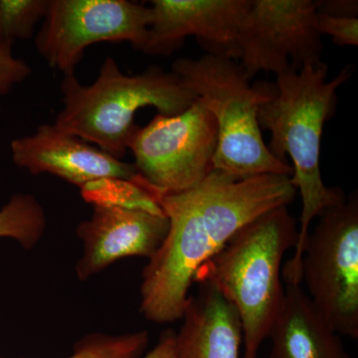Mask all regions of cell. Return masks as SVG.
<instances>
[{"label": "cell", "mask_w": 358, "mask_h": 358, "mask_svg": "<svg viewBox=\"0 0 358 358\" xmlns=\"http://www.w3.org/2000/svg\"><path fill=\"white\" fill-rule=\"evenodd\" d=\"M296 195L291 176L264 174L237 180L217 171L192 189L157 194L169 231L143 271L141 315L157 324L182 319L199 268L244 226L288 206Z\"/></svg>", "instance_id": "cell-1"}, {"label": "cell", "mask_w": 358, "mask_h": 358, "mask_svg": "<svg viewBox=\"0 0 358 358\" xmlns=\"http://www.w3.org/2000/svg\"><path fill=\"white\" fill-rule=\"evenodd\" d=\"M327 70L322 61L278 75L272 95L258 110L259 126L271 133V154L284 162L287 155L291 157V181L303 203L298 242L293 256L282 267L286 285L301 284V258L313 219L346 199L341 188L324 185L320 148L324 124L336 110V90L350 79L353 67L346 66L331 81L327 80Z\"/></svg>", "instance_id": "cell-2"}, {"label": "cell", "mask_w": 358, "mask_h": 358, "mask_svg": "<svg viewBox=\"0 0 358 358\" xmlns=\"http://www.w3.org/2000/svg\"><path fill=\"white\" fill-rule=\"evenodd\" d=\"M299 228L288 206L256 218L195 274L209 282L236 308L242 327L243 358H258L285 296L282 258L298 242Z\"/></svg>", "instance_id": "cell-3"}, {"label": "cell", "mask_w": 358, "mask_h": 358, "mask_svg": "<svg viewBox=\"0 0 358 358\" xmlns=\"http://www.w3.org/2000/svg\"><path fill=\"white\" fill-rule=\"evenodd\" d=\"M61 93L63 109L54 126L119 159L129 150L138 110L154 107L159 114L178 115L197 100L173 72L150 68L126 75L110 57L105 59L90 86L80 83L75 75L64 76Z\"/></svg>", "instance_id": "cell-4"}, {"label": "cell", "mask_w": 358, "mask_h": 358, "mask_svg": "<svg viewBox=\"0 0 358 358\" xmlns=\"http://www.w3.org/2000/svg\"><path fill=\"white\" fill-rule=\"evenodd\" d=\"M173 72L217 124L213 171L237 180L264 174L292 176L293 167L271 154L259 126V107L272 95L274 86H251L241 65L208 54L178 59Z\"/></svg>", "instance_id": "cell-5"}, {"label": "cell", "mask_w": 358, "mask_h": 358, "mask_svg": "<svg viewBox=\"0 0 358 358\" xmlns=\"http://www.w3.org/2000/svg\"><path fill=\"white\" fill-rule=\"evenodd\" d=\"M308 232L301 282L338 336L358 338V196L329 207Z\"/></svg>", "instance_id": "cell-6"}, {"label": "cell", "mask_w": 358, "mask_h": 358, "mask_svg": "<svg viewBox=\"0 0 358 358\" xmlns=\"http://www.w3.org/2000/svg\"><path fill=\"white\" fill-rule=\"evenodd\" d=\"M218 129L199 100L178 115L157 114L136 127L129 150L141 178L159 194L192 189L213 171Z\"/></svg>", "instance_id": "cell-7"}, {"label": "cell", "mask_w": 358, "mask_h": 358, "mask_svg": "<svg viewBox=\"0 0 358 358\" xmlns=\"http://www.w3.org/2000/svg\"><path fill=\"white\" fill-rule=\"evenodd\" d=\"M150 20V7L127 0H49L35 45L50 67L75 75L92 45L126 41L141 51Z\"/></svg>", "instance_id": "cell-8"}, {"label": "cell", "mask_w": 358, "mask_h": 358, "mask_svg": "<svg viewBox=\"0 0 358 358\" xmlns=\"http://www.w3.org/2000/svg\"><path fill=\"white\" fill-rule=\"evenodd\" d=\"M317 11V0H252L239 34L240 65L248 79L322 62Z\"/></svg>", "instance_id": "cell-9"}, {"label": "cell", "mask_w": 358, "mask_h": 358, "mask_svg": "<svg viewBox=\"0 0 358 358\" xmlns=\"http://www.w3.org/2000/svg\"><path fill=\"white\" fill-rule=\"evenodd\" d=\"M141 52L169 56L194 36L208 55L240 58V28L252 0H154Z\"/></svg>", "instance_id": "cell-10"}, {"label": "cell", "mask_w": 358, "mask_h": 358, "mask_svg": "<svg viewBox=\"0 0 358 358\" xmlns=\"http://www.w3.org/2000/svg\"><path fill=\"white\" fill-rule=\"evenodd\" d=\"M167 231L169 220L164 212L94 205L91 217L77 227L83 243V254L76 265L78 279L87 281L127 257L152 258Z\"/></svg>", "instance_id": "cell-11"}, {"label": "cell", "mask_w": 358, "mask_h": 358, "mask_svg": "<svg viewBox=\"0 0 358 358\" xmlns=\"http://www.w3.org/2000/svg\"><path fill=\"white\" fill-rule=\"evenodd\" d=\"M10 150L14 164L21 169L35 176L53 174L81 189L103 179L138 178L134 164L115 159L54 124H41L32 136L15 138Z\"/></svg>", "instance_id": "cell-12"}, {"label": "cell", "mask_w": 358, "mask_h": 358, "mask_svg": "<svg viewBox=\"0 0 358 358\" xmlns=\"http://www.w3.org/2000/svg\"><path fill=\"white\" fill-rule=\"evenodd\" d=\"M189 296L176 333L178 358H239L241 320L236 308L211 282H199Z\"/></svg>", "instance_id": "cell-13"}, {"label": "cell", "mask_w": 358, "mask_h": 358, "mask_svg": "<svg viewBox=\"0 0 358 358\" xmlns=\"http://www.w3.org/2000/svg\"><path fill=\"white\" fill-rule=\"evenodd\" d=\"M268 338L271 358H350L338 334L301 285H286Z\"/></svg>", "instance_id": "cell-14"}, {"label": "cell", "mask_w": 358, "mask_h": 358, "mask_svg": "<svg viewBox=\"0 0 358 358\" xmlns=\"http://www.w3.org/2000/svg\"><path fill=\"white\" fill-rule=\"evenodd\" d=\"M45 229L43 207L31 194L16 193L0 208V238H10L29 250L42 239Z\"/></svg>", "instance_id": "cell-15"}, {"label": "cell", "mask_w": 358, "mask_h": 358, "mask_svg": "<svg viewBox=\"0 0 358 358\" xmlns=\"http://www.w3.org/2000/svg\"><path fill=\"white\" fill-rule=\"evenodd\" d=\"M148 343L150 334L147 331L119 336L94 333L80 339L67 358H141Z\"/></svg>", "instance_id": "cell-16"}, {"label": "cell", "mask_w": 358, "mask_h": 358, "mask_svg": "<svg viewBox=\"0 0 358 358\" xmlns=\"http://www.w3.org/2000/svg\"><path fill=\"white\" fill-rule=\"evenodd\" d=\"M48 6L49 0H0V43L29 39Z\"/></svg>", "instance_id": "cell-17"}, {"label": "cell", "mask_w": 358, "mask_h": 358, "mask_svg": "<svg viewBox=\"0 0 358 358\" xmlns=\"http://www.w3.org/2000/svg\"><path fill=\"white\" fill-rule=\"evenodd\" d=\"M315 27L322 35H329L338 46H357L358 18L336 17L317 13Z\"/></svg>", "instance_id": "cell-18"}, {"label": "cell", "mask_w": 358, "mask_h": 358, "mask_svg": "<svg viewBox=\"0 0 358 358\" xmlns=\"http://www.w3.org/2000/svg\"><path fill=\"white\" fill-rule=\"evenodd\" d=\"M31 73V67L25 61L14 57L11 45L0 43V95L8 94Z\"/></svg>", "instance_id": "cell-19"}, {"label": "cell", "mask_w": 358, "mask_h": 358, "mask_svg": "<svg viewBox=\"0 0 358 358\" xmlns=\"http://www.w3.org/2000/svg\"><path fill=\"white\" fill-rule=\"evenodd\" d=\"M317 13L336 17L357 18V0H317Z\"/></svg>", "instance_id": "cell-20"}, {"label": "cell", "mask_w": 358, "mask_h": 358, "mask_svg": "<svg viewBox=\"0 0 358 358\" xmlns=\"http://www.w3.org/2000/svg\"><path fill=\"white\" fill-rule=\"evenodd\" d=\"M176 333L173 329H167L160 336L157 345L147 355L141 358H178L176 345Z\"/></svg>", "instance_id": "cell-21"}]
</instances>
